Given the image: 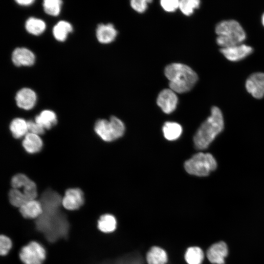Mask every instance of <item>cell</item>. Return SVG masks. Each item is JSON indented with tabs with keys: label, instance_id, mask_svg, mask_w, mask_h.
Here are the masks:
<instances>
[{
	"label": "cell",
	"instance_id": "obj_1",
	"mask_svg": "<svg viewBox=\"0 0 264 264\" xmlns=\"http://www.w3.org/2000/svg\"><path fill=\"white\" fill-rule=\"evenodd\" d=\"M223 127L222 112L218 107L214 106L211 109V115L202 123L194 136L195 148L198 150L207 148L222 131Z\"/></svg>",
	"mask_w": 264,
	"mask_h": 264
},
{
	"label": "cell",
	"instance_id": "obj_2",
	"mask_svg": "<svg viewBox=\"0 0 264 264\" xmlns=\"http://www.w3.org/2000/svg\"><path fill=\"white\" fill-rule=\"evenodd\" d=\"M165 74L169 81L170 88L177 93L189 91L198 79L197 73L191 67L180 63L167 66L165 69Z\"/></svg>",
	"mask_w": 264,
	"mask_h": 264
},
{
	"label": "cell",
	"instance_id": "obj_3",
	"mask_svg": "<svg viewBox=\"0 0 264 264\" xmlns=\"http://www.w3.org/2000/svg\"><path fill=\"white\" fill-rule=\"evenodd\" d=\"M217 43L221 48L241 44L246 38V34L241 25L234 20H224L216 26Z\"/></svg>",
	"mask_w": 264,
	"mask_h": 264
},
{
	"label": "cell",
	"instance_id": "obj_4",
	"mask_svg": "<svg viewBox=\"0 0 264 264\" xmlns=\"http://www.w3.org/2000/svg\"><path fill=\"white\" fill-rule=\"evenodd\" d=\"M217 163L210 153L200 152L194 154L185 162L184 168L189 174L198 176H206L214 171Z\"/></svg>",
	"mask_w": 264,
	"mask_h": 264
},
{
	"label": "cell",
	"instance_id": "obj_5",
	"mask_svg": "<svg viewBox=\"0 0 264 264\" xmlns=\"http://www.w3.org/2000/svg\"><path fill=\"white\" fill-rule=\"evenodd\" d=\"M125 126L117 117L112 116L109 120H98L95 124L94 131L105 141L110 142L121 137L125 132Z\"/></svg>",
	"mask_w": 264,
	"mask_h": 264
},
{
	"label": "cell",
	"instance_id": "obj_6",
	"mask_svg": "<svg viewBox=\"0 0 264 264\" xmlns=\"http://www.w3.org/2000/svg\"><path fill=\"white\" fill-rule=\"evenodd\" d=\"M44 247L36 242H31L20 251V257L24 264H42L45 259Z\"/></svg>",
	"mask_w": 264,
	"mask_h": 264
},
{
	"label": "cell",
	"instance_id": "obj_7",
	"mask_svg": "<svg viewBox=\"0 0 264 264\" xmlns=\"http://www.w3.org/2000/svg\"><path fill=\"white\" fill-rule=\"evenodd\" d=\"M247 91L257 99L264 96V73L256 72L252 74L245 82Z\"/></svg>",
	"mask_w": 264,
	"mask_h": 264
},
{
	"label": "cell",
	"instance_id": "obj_8",
	"mask_svg": "<svg viewBox=\"0 0 264 264\" xmlns=\"http://www.w3.org/2000/svg\"><path fill=\"white\" fill-rule=\"evenodd\" d=\"M84 202V194L79 188L67 189L62 198L63 207L69 210H75L81 207Z\"/></svg>",
	"mask_w": 264,
	"mask_h": 264
},
{
	"label": "cell",
	"instance_id": "obj_9",
	"mask_svg": "<svg viewBox=\"0 0 264 264\" xmlns=\"http://www.w3.org/2000/svg\"><path fill=\"white\" fill-rule=\"evenodd\" d=\"M220 52L228 60L232 62L243 59L253 52V48L244 44H239L234 46L221 48Z\"/></svg>",
	"mask_w": 264,
	"mask_h": 264
},
{
	"label": "cell",
	"instance_id": "obj_10",
	"mask_svg": "<svg viewBox=\"0 0 264 264\" xmlns=\"http://www.w3.org/2000/svg\"><path fill=\"white\" fill-rule=\"evenodd\" d=\"M178 102L176 92L170 88L162 90L157 99V104L162 111L166 113H170L176 109Z\"/></svg>",
	"mask_w": 264,
	"mask_h": 264
},
{
	"label": "cell",
	"instance_id": "obj_11",
	"mask_svg": "<svg viewBox=\"0 0 264 264\" xmlns=\"http://www.w3.org/2000/svg\"><path fill=\"white\" fill-rule=\"evenodd\" d=\"M228 253V247L223 241L211 245L207 250L206 256L209 261L213 264H224L225 258Z\"/></svg>",
	"mask_w": 264,
	"mask_h": 264
},
{
	"label": "cell",
	"instance_id": "obj_12",
	"mask_svg": "<svg viewBox=\"0 0 264 264\" xmlns=\"http://www.w3.org/2000/svg\"><path fill=\"white\" fill-rule=\"evenodd\" d=\"M15 99L19 108L29 110L34 107L37 96L36 93L31 89L23 88L17 93Z\"/></svg>",
	"mask_w": 264,
	"mask_h": 264
},
{
	"label": "cell",
	"instance_id": "obj_13",
	"mask_svg": "<svg viewBox=\"0 0 264 264\" xmlns=\"http://www.w3.org/2000/svg\"><path fill=\"white\" fill-rule=\"evenodd\" d=\"M12 60L15 66H30L34 64L35 56L34 53L26 48H17L13 52Z\"/></svg>",
	"mask_w": 264,
	"mask_h": 264
},
{
	"label": "cell",
	"instance_id": "obj_14",
	"mask_svg": "<svg viewBox=\"0 0 264 264\" xmlns=\"http://www.w3.org/2000/svg\"><path fill=\"white\" fill-rule=\"evenodd\" d=\"M20 211L22 216L27 219H35L40 217L43 212L41 201L36 199L28 200L20 208Z\"/></svg>",
	"mask_w": 264,
	"mask_h": 264
},
{
	"label": "cell",
	"instance_id": "obj_15",
	"mask_svg": "<svg viewBox=\"0 0 264 264\" xmlns=\"http://www.w3.org/2000/svg\"><path fill=\"white\" fill-rule=\"evenodd\" d=\"M117 34V31L111 23L99 24L96 31L98 41L102 44L112 42L116 38Z\"/></svg>",
	"mask_w": 264,
	"mask_h": 264
},
{
	"label": "cell",
	"instance_id": "obj_16",
	"mask_svg": "<svg viewBox=\"0 0 264 264\" xmlns=\"http://www.w3.org/2000/svg\"><path fill=\"white\" fill-rule=\"evenodd\" d=\"M22 146L25 150L29 154H35L42 149L43 143L39 135L28 132L22 141Z\"/></svg>",
	"mask_w": 264,
	"mask_h": 264
},
{
	"label": "cell",
	"instance_id": "obj_17",
	"mask_svg": "<svg viewBox=\"0 0 264 264\" xmlns=\"http://www.w3.org/2000/svg\"><path fill=\"white\" fill-rule=\"evenodd\" d=\"M35 121L44 129H50L57 124V118L54 111L46 110L37 115Z\"/></svg>",
	"mask_w": 264,
	"mask_h": 264
},
{
	"label": "cell",
	"instance_id": "obj_18",
	"mask_svg": "<svg viewBox=\"0 0 264 264\" xmlns=\"http://www.w3.org/2000/svg\"><path fill=\"white\" fill-rule=\"evenodd\" d=\"M147 261L148 264H166L167 262V253L160 247H153L147 253Z\"/></svg>",
	"mask_w": 264,
	"mask_h": 264
},
{
	"label": "cell",
	"instance_id": "obj_19",
	"mask_svg": "<svg viewBox=\"0 0 264 264\" xmlns=\"http://www.w3.org/2000/svg\"><path fill=\"white\" fill-rule=\"evenodd\" d=\"M10 130L14 137L20 138L28 132L27 122L22 118L14 119L10 124Z\"/></svg>",
	"mask_w": 264,
	"mask_h": 264
},
{
	"label": "cell",
	"instance_id": "obj_20",
	"mask_svg": "<svg viewBox=\"0 0 264 264\" xmlns=\"http://www.w3.org/2000/svg\"><path fill=\"white\" fill-rule=\"evenodd\" d=\"M164 136L170 141L175 140L180 136L182 129L179 124L176 122H167L162 128Z\"/></svg>",
	"mask_w": 264,
	"mask_h": 264
},
{
	"label": "cell",
	"instance_id": "obj_21",
	"mask_svg": "<svg viewBox=\"0 0 264 264\" xmlns=\"http://www.w3.org/2000/svg\"><path fill=\"white\" fill-rule=\"evenodd\" d=\"M72 31V26L70 23L61 21L54 26L53 34L57 40L63 42L66 39L68 34Z\"/></svg>",
	"mask_w": 264,
	"mask_h": 264
},
{
	"label": "cell",
	"instance_id": "obj_22",
	"mask_svg": "<svg viewBox=\"0 0 264 264\" xmlns=\"http://www.w3.org/2000/svg\"><path fill=\"white\" fill-rule=\"evenodd\" d=\"M25 27L29 33L34 35H39L44 32L46 28V25L43 20L31 17L26 21Z\"/></svg>",
	"mask_w": 264,
	"mask_h": 264
},
{
	"label": "cell",
	"instance_id": "obj_23",
	"mask_svg": "<svg viewBox=\"0 0 264 264\" xmlns=\"http://www.w3.org/2000/svg\"><path fill=\"white\" fill-rule=\"evenodd\" d=\"M185 259L188 264H201L204 259V253L199 247H190L185 252Z\"/></svg>",
	"mask_w": 264,
	"mask_h": 264
},
{
	"label": "cell",
	"instance_id": "obj_24",
	"mask_svg": "<svg viewBox=\"0 0 264 264\" xmlns=\"http://www.w3.org/2000/svg\"><path fill=\"white\" fill-rule=\"evenodd\" d=\"M116 227V221L113 216L110 214L102 215L98 221L99 229L104 233L113 231Z\"/></svg>",
	"mask_w": 264,
	"mask_h": 264
},
{
	"label": "cell",
	"instance_id": "obj_25",
	"mask_svg": "<svg viewBox=\"0 0 264 264\" xmlns=\"http://www.w3.org/2000/svg\"><path fill=\"white\" fill-rule=\"evenodd\" d=\"M9 199L10 203L14 206L20 208L27 201L23 192L19 189L12 188L9 192Z\"/></svg>",
	"mask_w": 264,
	"mask_h": 264
},
{
	"label": "cell",
	"instance_id": "obj_26",
	"mask_svg": "<svg viewBox=\"0 0 264 264\" xmlns=\"http://www.w3.org/2000/svg\"><path fill=\"white\" fill-rule=\"evenodd\" d=\"M62 4V1L60 0H44L43 2L45 12L53 16L59 15Z\"/></svg>",
	"mask_w": 264,
	"mask_h": 264
},
{
	"label": "cell",
	"instance_id": "obj_27",
	"mask_svg": "<svg viewBox=\"0 0 264 264\" xmlns=\"http://www.w3.org/2000/svg\"><path fill=\"white\" fill-rule=\"evenodd\" d=\"M200 1L198 0H182L179 1V8L185 15L193 14L194 10L199 7Z\"/></svg>",
	"mask_w": 264,
	"mask_h": 264
},
{
	"label": "cell",
	"instance_id": "obj_28",
	"mask_svg": "<svg viewBox=\"0 0 264 264\" xmlns=\"http://www.w3.org/2000/svg\"><path fill=\"white\" fill-rule=\"evenodd\" d=\"M31 180L26 175L23 174H18L12 178L11 185L13 188L19 189L24 188Z\"/></svg>",
	"mask_w": 264,
	"mask_h": 264
},
{
	"label": "cell",
	"instance_id": "obj_29",
	"mask_svg": "<svg viewBox=\"0 0 264 264\" xmlns=\"http://www.w3.org/2000/svg\"><path fill=\"white\" fill-rule=\"evenodd\" d=\"M23 193L27 201L35 199L37 197V186L35 183L31 181L23 189Z\"/></svg>",
	"mask_w": 264,
	"mask_h": 264
},
{
	"label": "cell",
	"instance_id": "obj_30",
	"mask_svg": "<svg viewBox=\"0 0 264 264\" xmlns=\"http://www.w3.org/2000/svg\"><path fill=\"white\" fill-rule=\"evenodd\" d=\"M12 247V242L7 236L1 235L0 238V253L1 255L5 256L9 252Z\"/></svg>",
	"mask_w": 264,
	"mask_h": 264
},
{
	"label": "cell",
	"instance_id": "obj_31",
	"mask_svg": "<svg viewBox=\"0 0 264 264\" xmlns=\"http://www.w3.org/2000/svg\"><path fill=\"white\" fill-rule=\"evenodd\" d=\"M160 4L162 8L166 11L174 12L179 5V1L178 0H162Z\"/></svg>",
	"mask_w": 264,
	"mask_h": 264
},
{
	"label": "cell",
	"instance_id": "obj_32",
	"mask_svg": "<svg viewBox=\"0 0 264 264\" xmlns=\"http://www.w3.org/2000/svg\"><path fill=\"white\" fill-rule=\"evenodd\" d=\"M149 2H151V0H132L131 1V5L132 8L136 11L142 13L147 9V3Z\"/></svg>",
	"mask_w": 264,
	"mask_h": 264
},
{
	"label": "cell",
	"instance_id": "obj_33",
	"mask_svg": "<svg viewBox=\"0 0 264 264\" xmlns=\"http://www.w3.org/2000/svg\"><path fill=\"white\" fill-rule=\"evenodd\" d=\"M27 122L29 132L39 135L44 133L45 129L35 121L28 120Z\"/></svg>",
	"mask_w": 264,
	"mask_h": 264
},
{
	"label": "cell",
	"instance_id": "obj_34",
	"mask_svg": "<svg viewBox=\"0 0 264 264\" xmlns=\"http://www.w3.org/2000/svg\"><path fill=\"white\" fill-rule=\"evenodd\" d=\"M16 2L19 5L22 6H28L32 4L34 2L35 0H17L16 1Z\"/></svg>",
	"mask_w": 264,
	"mask_h": 264
},
{
	"label": "cell",
	"instance_id": "obj_35",
	"mask_svg": "<svg viewBox=\"0 0 264 264\" xmlns=\"http://www.w3.org/2000/svg\"><path fill=\"white\" fill-rule=\"evenodd\" d=\"M262 23L263 25L264 26V13L263 14L262 16Z\"/></svg>",
	"mask_w": 264,
	"mask_h": 264
}]
</instances>
